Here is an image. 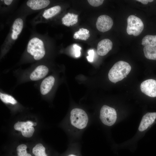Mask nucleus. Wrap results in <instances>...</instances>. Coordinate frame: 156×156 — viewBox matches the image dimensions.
<instances>
[{
  "label": "nucleus",
  "instance_id": "22",
  "mask_svg": "<svg viewBox=\"0 0 156 156\" xmlns=\"http://www.w3.org/2000/svg\"><path fill=\"white\" fill-rule=\"evenodd\" d=\"M27 146L25 144H21L18 146L16 148L18 156H32L27 153Z\"/></svg>",
  "mask_w": 156,
  "mask_h": 156
},
{
  "label": "nucleus",
  "instance_id": "3",
  "mask_svg": "<svg viewBox=\"0 0 156 156\" xmlns=\"http://www.w3.org/2000/svg\"><path fill=\"white\" fill-rule=\"evenodd\" d=\"M51 1L49 0H28L25 1L14 15L13 20L20 16H27L32 13L40 12L49 6Z\"/></svg>",
  "mask_w": 156,
  "mask_h": 156
},
{
  "label": "nucleus",
  "instance_id": "18",
  "mask_svg": "<svg viewBox=\"0 0 156 156\" xmlns=\"http://www.w3.org/2000/svg\"><path fill=\"white\" fill-rule=\"evenodd\" d=\"M75 14L73 13H68L61 18L62 24L63 25L69 27L71 23L74 22H78V18H75Z\"/></svg>",
  "mask_w": 156,
  "mask_h": 156
},
{
  "label": "nucleus",
  "instance_id": "24",
  "mask_svg": "<svg viewBox=\"0 0 156 156\" xmlns=\"http://www.w3.org/2000/svg\"><path fill=\"white\" fill-rule=\"evenodd\" d=\"M89 3L94 7H98L102 5L104 1L103 0H88Z\"/></svg>",
  "mask_w": 156,
  "mask_h": 156
},
{
  "label": "nucleus",
  "instance_id": "12",
  "mask_svg": "<svg viewBox=\"0 0 156 156\" xmlns=\"http://www.w3.org/2000/svg\"><path fill=\"white\" fill-rule=\"evenodd\" d=\"M49 69L44 65L37 66L32 72L30 75V78L32 81H37L45 77L48 74Z\"/></svg>",
  "mask_w": 156,
  "mask_h": 156
},
{
  "label": "nucleus",
  "instance_id": "16",
  "mask_svg": "<svg viewBox=\"0 0 156 156\" xmlns=\"http://www.w3.org/2000/svg\"><path fill=\"white\" fill-rule=\"evenodd\" d=\"M17 2V1L13 0H1V14H6L10 11L15 6Z\"/></svg>",
  "mask_w": 156,
  "mask_h": 156
},
{
  "label": "nucleus",
  "instance_id": "8",
  "mask_svg": "<svg viewBox=\"0 0 156 156\" xmlns=\"http://www.w3.org/2000/svg\"><path fill=\"white\" fill-rule=\"evenodd\" d=\"M100 118L104 124L111 126L114 125L117 118V114L115 109L107 105H104L100 110Z\"/></svg>",
  "mask_w": 156,
  "mask_h": 156
},
{
  "label": "nucleus",
  "instance_id": "27",
  "mask_svg": "<svg viewBox=\"0 0 156 156\" xmlns=\"http://www.w3.org/2000/svg\"><path fill=\"white\" fill-rule=\"evenodd\" d=\"M36 122H34L33 123V125L34 126H35L36 125Z\"/></svg>",
  "mask_w": 156,
  "mask_h": 156
},
{
  "label": "nucleus",
  "instance_id": "28",
  "mask_svg": "<svg viewBox=\"0 0 156 156\" xmlns=\"http://www.w3.org/2000/svg\"><path fill=\"white\" fill-rule=\"evenodd\" d=\"M67 156H77L73 155H70Z\"/></svg>",
  "mask_w": 156,
  "mask_h": 156
},
{
  "label": "nucleus",
  "instance_id": "11",
  "mask_svg": "<svg viewBox=\"0 0 156 156\" xmlns=\"http://www.w3.org/2000/svg\"><path fill=\"white\" fill-rule=\"evenodd\" d=\"M141 91L151 97H156V80L148 79L142 82L140 85Z\"/></svg>",
  "mask_w": 156,
  "mask_h": 156
},
{
  "label": "nucleus",
  "instance_id": "20",
  "mask_svg": "<svg viewBox=\"0 0 156 156\" xmlns=\"http://www.w3.org/2000/svg\"><path fill=\"white\" fill-rule=\"evenodd\" d=\"M45 148L40 143L37 144L32 149V153L35 156H47Z\"/></svg>",
  "mask_w": 156,
  "mask_h": 156
},
{
  "label": "nucleus",
  "instance_id": "2",
  "mask_svg": "<svg viewBox=\"0 0 156 156\" xmlns=\"http://www.w3.org/2000/svg\"><path fill=\"white\" fill-rule=\"evenodd\" d=\"M26 17L20 16L13 20L9 33L1 45V51L2 55L10 50L18 38L24 27Z\"/></svg>",
  "mask_w": 156,
  "mask_h": 156
},
{
  "label": "nucleus",
  "instance_id": "1",
  "mask_svg": "<svg viewBox=\"0 0 156 156\" xmlns=\"http://www.w3.org/2000/svg\"><path fill=\"white\" fill-rule=\"evenodd\" d=\"M48 43L45 34L34 32L27 42L25 49L26 53L34 60H40L45 56Z\"/></svg>",
  "mask_w": 156,
  "mask_h": 156
},
{
  "label": "nucleus",
  "instance_id": "4",
  "mask_svg": "<svg viewBox=\"0 0 156 156\" xmlns=\"http://www.w3.org/2000/svg\"><path fill=\"white\" fill-rule=\"evenodd\" d=\"M131 69L127 62L123 61L115 63L109 70L108 77L110 81L115 83L127 77Z\"/></svg>",
  "mask_w": 156,
  "mask_h": 156
},
{
  "label": "nucleus",
  "instance_id": "13",
  "mask_svg": "<svg viewBox=\"0 0 156 156\" xmlns=\"http://www.w3.org/2000/svg\"><path fill=\"white\" fill-rule=\"evenodd\" d=\"M156 118V112L146 113L142 118L138 128L139 130L143 131L147 129L153 123Z\"/></svg>",
  "mask_w": 156,
  "mask_h": 156
},
{
  "label": "nucleus",
  "instance_id": "6",
  "mask_svg": "<svg viewBox=\"0 0 156 156\" xmlns=\"http://www.w3.org/2000/svg\"><path fill=\"white\" fill-rule=\"evenodd\" d=\"M70 120L73 125L78 129H82L87 125L88 118L84 110L76 108L71 111Z\"/></svg>",
  "mask_w": 156,
  "mask_h": 156
},
{
  "label": "nucleus",
  "instance_id": "9",
  "mask_svg": "<svg viewBox=\"0 0 156 156\" xmlns=\"http://www.w3.org/2000/svg\"><path fill=\"white\" fill-rule=\"evenodd\" d=\"M33 123L30 121L26 122H19L15 124L14 129L16 130L21 131L23 136L27 138L31 137L34 131Z\"/></svg>",
  "mask_w": 156,
  "mask_h": 156
},
{
  "label": "nucleus",
  "instance_id": "23",
  "mask_svg": "<svg viewBox=\"0 0 156 156\" xmlns=\"http://www.w3.org/2000/svg\"><path fill=\"white\" fill-rule=\"evenodd\" d=\"M74 54L76 57H79L81 55L80 50L81 48L77 44H75L73 45Z\"/></svg>",
  "mask_w": 156,
  "mask_h": 156
},
{
  "label": "nucleus",
  "instance_id": "7",
  "mask_svg": "<svg viewBox=\"0 0 156 156\" xmlns=\"http://www.w3.org/2000/svg\"><path fill=\"white\" fill-rule=\"evenodd\" d=\"M127 31L129 35H139L144 29V24L142 20L134 15H131L127 18Z\"/></svg>",
  "mask_w": 156,
  "mask_h": 156
},
{
  "label": "nucleus",
  "instance_id": "21",
  "mask_svg": "<svg viewBox=\"0 0 156 156\" xmlns=\"http://www.w3.org/2000/svg\"><path fill=\"white\" fill-rule=\"evenodd\" d=\"M0 98L1 101L5 103H11L15 105L17 103L16 100L12 96L9 94L0 93Z\"/></svg>",
  "mask_w": 156,
  "mask_h": 156
},
{
  "label": "nucleus",
  "instance_id": "15",
  "mask_svg": "<svg viewBox=\"0 0 156 156\" xmlns=\"http://www.w3.org/2000/svg\"><path fill=\"white\" fill-rule=\"evenodd\" d=\"M55 81V78L52 76H49L45 78L42 81L40 85L41 94L43 95L47 94L54 85Z\"/></svg>",
  "mask_w": 156,
  "mask_h": 156
},
{
  "label": "nucleus",
  "instance_id": "10",
  "mask_svg": "<svg viewBox=\"0 0 156 156\" xmlns=\"http://www.w3.org/2000/svg\"><path fill=\"white\" fill-rule=\"evenodd\" d=\"M113 25L112 19L109 16L103 15L99 16L98 18L96 26L99 31L104 32L109 30Z\"/></svg>",
  "mask_w": 156,
  "mask_h": 156
},
{
  "label": "nucleus",
  "instance_id": "17",
  "mask_svg": "<svg viewBox=\"0 0 156 156\" xmlns=\"http://www.w3.org/2000/svg\"><path fill=\"white\" fill-rule=\"evenodd\" d=\"M142 44L144 47H156V35L145 36L142 40Z\"/></svg>",
  "mask_w": 156,
  "mask_h": 156
},
{
  "label": "nucleus",
  "instance_id": "14",
  "mask_svg": "<svg viewBox=\"0 0 156 156\" xmlns=\"http://www.w3.org/2000/svg\"><path fill=\"white\" fill-rule=\"evenodd\" d=\"M112 46L113 44L110 40L108 39H103L98 44L97 53L100 56H104L112 49Z\"/></svg>",
  "mask_w": 156,
  "mask_h": 156
},
{
  "label": "nucleus",
  "instance_id": "19",
  "mask_svg": "<svg viewBox=\"0 0 156 156\" xmlns=\"http://www.w3.org/2000/svg\"><path fill=\"white\" fill-rule=\"evenodd\" d=\"M143 51L144 55L147 59L156 60V47H144Z\"/></svg>",
  "mask_w": 156,
  "mask_h": 156
},
{
  "label": "nucleus",
  "instance_id": "26",
  "mask_svg": "<svg viewBox=\"0 0 156 156\" xmlns=\"http://www.w3.org/2000/svg\"><path fill=\"white\" fill-rule=\"evenodd\" d=\"M136 1L140 2L142 3L145 5L147 4L148 3V0H137Z\"/></svg>",
  "mask_w": 156,
  "mask_h": 156
},
{
  "label": "nucleus",
  "instance_id": "25",
  "mask_svg": "<svg viewBox=\"0 0 156 156\" xmlns=\"http://www.w3.org/2000/svg\"><path fill=\"white\" fill-rule=\"evenodd\" d=\"M88 56L86 57L87 60L90 62H92L94 60V51L93 49L89 50L88 52Z\"/></svg>",
  "mask_w": 156,
  "mask_h": 156
},
{
  "label": "nucleus",
  "instance_id": "5",
  "mask_svg": "<svg viewBox=\"0 0 156 156\" xmlns=\"http://www.w3.org/2000/svg\"><path fill=\"white\" fill-rule=\"evenodd\" d=\"M62 10V7L60 5L48 7L40 12L31 20L30 23L34 27L40 23H47L60 14Z\"/></svg>",
  "mask_w": 156,
  "mask_h": 156
}]
</instances>
